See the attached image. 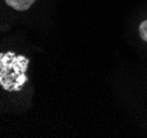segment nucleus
I'll use <instances>...</instances> for the list:
<instances>
[{
	"label": "nucleus",
	"mask_w": 147,
	"mask_h": 138,
	"mask_svg": "<svg viewBox=\"0 0 147 138\" xmlns=\"http://www.w3.org/2000/svg\"><path fill=\"white\" fill-rule=\"evenodd\" d=\"M9 7L13 8L17 11H25L30 8L35 0H5Z\"/></svg>",
	"instance_id": "obj_2"
},
{
	"label": "nucleus",
	"mask_w": 147,
	"mask_h": 138,
	"mask_svg": "<svg viewBox=\"0 0 147 138\" xmlns=\"http://www.w3.org/2000/svg\"><path fill=\"white\" fill-rule=\"evenodd\" d=\"M140 36L144 41L147 42V20L143 21L140 25Z\"/></svg>",
	"instance_id": "obj_3"
},
{
	"label": "nucleus",
	"mask_w": 147,
	"mask_h": 138,
	"mask_svg": "<svg viewBox=\"0 0 147 138\" xmlns=\"http://www.w3.org/2000/svg\"><path fill=\"white\" fill-rule=\"evenodd\" d=\"M29 60L23 55L16 57L12 52L1 53L0 84L6 91H19L26 82L24 75Z\"/></svg>",
	"instance_id": "obj_1"
}]
</instances>
